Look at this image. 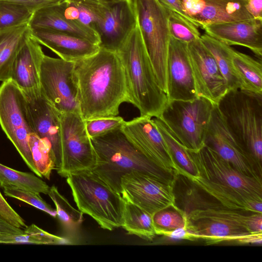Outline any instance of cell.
<instances>
[{
  "mask_svg": "<svg viewBox=\"0 0 262 262\" xmlns=\"http://www.w3.org/2000/svg\"><path fill=\"white\" fill-rule=\"evenodd\" d=\"M80 113L84 120L118 116L122 103H129L125 71L115 52L102 49L75 62Z\"/></svg>",
  "mask_w": 262,
  "mask_h": 262,
  "instance_id": "cell-1",
  "label": "cell"
},
{
  "mask_svg": "<svg viewBox=\"0 0 262 262\" xmlns=\"http://www.w3.org/2000/svg\"><path fill=\"white\" fill-rule=\"evenodd\" d=\"M91 140L97 156V163L91 170L118 193L122 177L133 171L174 184L177 174L161 168L146 157L128 139L121 126Z\"/></svg>",
  "mask_w": 262,
  "mask_h": 262,
  "instance_id": "cell-2",
  "label": "cell"
},
{
  "mask_svg": "<svg viewBox=\"0 0 262 262\" xmlns=\"http://www.w3.org/2000/svg\"><path fill=\"white\" fill-rule=\"evenodd\" d=\"M123 66L129 103L140 116L158 117L167 102L160 87L137 24L116 52Z\"/></svg>",
  "mask_w": 262,
  "mask_h": 262,
  "instance_id": "cell-3",
  "label": "cell"
},
{
  "mask_svg": "<svg viewBox=\"0 0 262 262\" xmlns=\"http://www.w3.org/2000/svg\"><path fill=\"white\" fill-rule=\"evenodd\" d=\"M217 106L234 140L261 170L262 95L229 90Z\"/></svg>",
  "mask_w": 262,
  "mask_h": 262,
  "instance_id": "cell-4",
  "label": "cell"
},
{
  "mask_svg": "<svg viewBox=\"0 0 262 262\" xmlns=\"http://www.w3.org/2000/svg\"><path fill=\"white\" fill-rule=\"evenodd\" d=\"M66 178L79 210L104 229L122 226L125 201L120 193L92 170L73 172Z\"/></svg>",
  "mask_w": 262,
  "mask_h": 262,
  "instance_id": "cell-5",
  "label": "cell"
},
{
  "mask_svg": "<svg viewBox=\"0 0 262 262\" xmlns=\"http://www.w3.org/2000/svg\"><path fill=\"white\" fill-rule=\"evenodd\" d=\"M255 213L224 206L191 210L185 213L188 239L261 243L262 233H255L251 229Z\"/></svg>",
  "mask_w": 262,
  "mask_h": 262,
  "instance_id": "cell-6",
  "label": "cell"
},
{
  "mask_svg": "<svg viewBox=\"0 0 262 262\" xmlns=\"http://www.w3.org/2000/svg\"><path fill=\"white\" fill-rule=\"evenodd\" d=\"M133 3L143 43L158 82L166 93L170 10L158 0H133Z\"/></svg>",
  "mask_w": 262,
  "mask_h": 262,
  "instance_id": "cell-7",
  "label": "cell"
},
{
  "mask_svg": "<svg viewBox=\"0 0 262 262\" xmlns=\"http://www.w3.org/2000/svg\"><path fill=\"white\" fill-rule=\"evenodd\" d=\"M214 105L203 97L167 101L159 117L186 149L197 150L204 145Z\"/></svg>",
  "mask_w": 262,
  "mask_h": 262,
  "instance_id": "cell-8",
  "label": "cell"
},
{
  "mask_svg": "<svg viewBox=\"0 0 262 262\" xmlns=\"http://www.w3.org/2000/svg\"><path fill=\"white\" fill-rule=\"evenodd\" d=\"M0 125L29 169L42 178L33 162L29 144L33 133L23 91L11 80L0 85Z\"/></svg>",
  "mask_w": 262,
  "mask_h": 262,
  "instance_id": "cell-9",
  "label": "cell"
},
{
  "mask_svg": "<svg viewBox=\"0 0 262 262\" xmlns=\"http://www.w3.org/2000/svg\"><path fill=\"white\" fill-rule=\"evenodd\" d=\"M187 150L198 175L249 200L262 202L261 179L241 172L205 145L197 150Z\"/></svg>",
  "mask_w": 262,
  "mask_h": 262,
  "instance_id": "cell-10",
  "label": "cell"
},
{
  "mask_svg": "<svg viewBox=\"0 0 262 262\" xmlns=\"http://www.w3.org/2000/svg\"><path fill=\"white\" fill-rule=\"evenodd\" d=\"M40 88L60 114L80 113L75 62L45 55L40 71Z\"/></svg>",
  "mask_w": 262,
  "mask_h": 262,
  "instance_id": "cell-11",
  "label": "cell"
},
{
  "mask_svg": "<svg viewBox=\"0 0 262 262\" xmlns=\"http://www.w3.org/2000/svg\"><path fill=\"white\" fill-rule=\"evenodd\" d=\"M61 163L57 170L60 176L91 170L97 156L80 113L60 114Z\"/></svg>",
  "mask_w": 262,
  "mask_h": 262,
  "instance_id": "cell-12",
  "label": "cell"
},
{
  "mask_svg": "<svg viewBox=\"0 0 262 262\" xmlns=\"http://www.w3.org/2000/svg\"><path fill=\"white\" fill-rule=\"evenodd\" d=\"M136 25L133 0L101 1L95 26L100 49L116 52Z\"/></svg>",
  "mask_w": 262,
  "mask_h": 262,
  "instance_id": "cell-13",
  "label": "cell"
},
{
  "mask_svg": "<svg viewBox=\"0 0 262 262\" xmlns=\"http://www.w3.org/2000/svg\"><path fill=\"white\" fill-rule=\"evenodd\" d=\"M120 193L125 201L151 215L175 204L173 185L140 171H133L122 177Z\"/></svg>",
  "mask_w": 262,
  "mask_h": 262,
  "instance_id": "cell-14",
  "label": "cell"
},
{
  "mask_svg": "<svg viewBox=\"0 0 262 262\" xmlns=\"http://www.w3.org/2000/svg\"><path fill=\"white\" fill-rule=\"evenodd\" d=\"M23 92L33 133L50 146L58 170L61 163L60 114L45 97L40 88Z\"/></svg>",
  "mask_w": 262,
  "mask_h": 262,
  "instance_id": "cell-15",
  "label": "cell"
},
{
  "mask_svg": "<svg viewBox=\"0 0 262 262\" xmlns=\"http://www.w3.org/2000/svg\"><path fill=\"white\" fill-rule=\"evenodd\" d=\"M121 129L128 139L155 164L177 175L180 173L178 166L151 117L140 116L125 121Z\"/></svg>",
  "mask_w": 262,
  "mask_h": 262,
  "instance_id": "cell-16",
  "label": "cell"
},
{
  "mask_svg": "<svg viewBox=\"0 0 262 262\" xmlns=\"http://www.w3.org/2000/svg\"><path fill=\"white\" fill-rule=\"evenodd\" d=\"M187 47L197 97L217 105L229 89L213 56L200 38Z\"/></svg>",
  "mask_w": 262,
  "mask_h": 262,
  "instance_id": "cell-17",
  "label": "cell"
},
{
  "mask_svg": "<svg viewBox=\"0 0 262 262\" xmlns=\"http://www.w3.org/2000/svg\"><path fill=\"white\" fill-rule=\"evenodd\" d=\"M204 145L244 174L261 179V170L234 140L227 128L217 105H214L213 108Z\"/></svg>",
  "mask_w": 262,
  "mask_h": 262,
  "instance_id": "cell-18",
  "label": "cell"
},
{
  "mask_svg": "<svg viewBox=\"0 0 262 262\" xmlns=\"http://www.w3.org/2000/svg\"><path fill=\"white\" fill-rule=\"evenodd\" d=\"M166 95L167 101L198 98L187 43L172 37L166 62Z\"/></svg>",
  "mask_w": 262,
  "mask_h": 262,
  "instance_id": "cell-19",
  "label": "cell"
},
{
  "mask_svg": "<svg viewBox=\"0 0 262 262\" xmlns=\"http://www.w3.org/2000/svg\"><path fill=\"white\" fill-rule=\"evenodd\" d=\"M180 1L186 15L198 27L253 18L246 8L248 0Z\"/></svg>",
  "mask_w": 262,
  "mask_h": 262,
  "instance_id": "cell-20",
  "label": "cell"
},
{
  "mask_svg": "<svg viewBox=\"0 0 262 262\" xmlns=\"http://www.w3.org/2000/svg\"><path fill=\"white\" fill-rule=\"evenodd\" d=\"M206 33L228 45L249 49L261 59L262 19H250L204 26Z\"/></svg>",
  "mask_w": 262,
  "mask_h": 262,
  "instance_id": "cell-21",
  "label": "cell"
},
{
  "mask_svg": "<svg viewBox=\"0 0 262 262\" xmlns=\"http://www.w3.org/2000/svg\"><path fill=\"white\" fill-rule=\"evenodd\" d=\"M31 36L65 60L76 62L97 52L98 44L86 38L58 31L31 29Z\"/></svg>",
  "mask_w": 262,
  "mask_h": 262,
  "instance_id": "cell-22",
  "label": "cell"
},
{
  "mask_svg": "<svg viewBox=\"0 0 262 262\" xmlns=\"http://www.w3.org/2000/svg\"><path fill=\"white\" fill-rule=\"evenodd\" d=\"M44 54L30 34L13 61L11 78L22 91L40 88V71Z\"/></svg>",
  "mask_w": 262,
  "mask_h": 262,
  "instance_id": "cell-23",
  "label": "cell"
},
{
  "mask_svg": "<svg viewBox=\"0 0 262 262\" xmlns=\"http://www.w3.org/2000/svg\"><path fill=\"white\" fill-rule=\"evenodd\" d=\"M31 29H48L86 38L99 46V38L93 30L66 19L55 5L34 12L28 24Z\"/></svg>",
  "mask_w": 262,
  "mask_h": 262,
  "instance_id": "cell-24",
  "label": "cell"
},
{
  "mask_svg": "<svg viewBox=\"0 0 262 262\" xmlns=\"http://www.w3.org/2000/svg\"><path fill=\"white\" fill-rule=\"evenodd\" d=\"M185 177L211 198L227 208L262 213V202L249 200L232 189L210 181L199 175Z\"/></svg>",
  "mask_w": 262,
  "mask_h": 262,
  "instance_id": "cell-25",
  "label": "cell"
},
{
  "mask_svg": "<svg viewBox=\"0 0 262 262\" xmlns=\"http://www.w3.org/2000/svg\"><path fill=\"white\" fill-rule=\"evenodd\" d=\"M30 34L28 24L0 30V81L10 79L14 59Z\"/></svg>",
  "mask_w": 262,
  "mask_h": 262,
  "instance_id": "cell-26",
  "label": "cell"
},
{
  "mask_svg": "<svg viewBox=\"0 0 262 262\" xmlns=\"http://www.w3.org/2000/svg\"><path fill=\"white\" fill-rule=\"evenodd\" d=\"M234 69L241 83V90L262 95L261 60L233 49L231 54Z\"/></svg>",
  "mask_w": 262,
  "mask_h": 262,
  "instance_id": "cell-27",
  "label": "cell"
},
{
  "mask_svg": "<svg viewBox=\"0 0 262 262\" xmlns=\"http://www.w3.org/2000/svg\"><path fill=\"white\" fill-rule=\"evenodd\" d=\"M200 39L213 56L229 90H240L241 83L232 60L233 49L206 33L201 35Z\"/></svg>",
  "mask_w": 262,
  "mask_h": 262,
  "instance_id": "cell-28",
  "label": "cell"
},
{
  "mask_svg": "<svg viewBox=\"0 0 262 262\" xmlns=\"http://www.w3.org/2000/svg\"><path fill=\"white\" fill-rule=\"evenodd\" d=\"M122 227L128 234L147 241H151L156 235L152 215L138 206L124 200Z\"/></svg>",
  "mask_w": 262,
  "mask_h": 262,
  "instance_id": "cell-29",
  "label": "cell"
},
{
  "mask_svg": "<svg viewBox=\"0 0 262 262\" xmlns=\"http://www.w3.org/2000/svg\"><path fill=\"white\" fill-rule=\"evenodd\" d=\"M12 186L37 193L48 194L49 186L32 173L12 169L0 163V187Z\"/></svg>",
  "mask_w": 262,
  "mask_h": 262,
  "instance_id": "cell-30",
  "label": "cell"
},
{
  "mask_svg": "<svg viewBox=\"0 0 262 262\" xmlns=\"http://www.w3.org/2000/svg\"><path fill=\"white\" fill-rule=\"evenodd\" d=\"M48 194L55 204L57 217L63 230L69 236H75L83 221V213L74 208L55 185L50 187Z\"/></svg>",
  "mask_w": 262,
  "mask_h": 262,
  "instance_id": "cell-31",
  "label": "cell"
},
{
  "mask_svg": "<svg viewBox=\"0 0 262 262\" xmlns=\"http://www.w3.org/2000/svg\"><path fill=\"white\" fill-rule=\"evenodd\" d=\"M152 120L162 135L174 161L179 168V174L185 177L198 175L196 169L187 149L178 141L160 117H154Z\"/></svg>",
  "mask_w": 262,
  "mask_h": 262,
  "instance_id": "cell-32",
  "label": "cell"
},
{
  "mask_svg": "<svg viewBox=\"0 0 262 262\" xmlns=\"http://www.w3.org/2000/svg\"><path fill=\"white\" fill-rule=\"evenodd\" d=\"M67 239L50 233L33 224L21 233H0V244H32L58 245L66 244Z\"/></svg>",
  "mask_w": 262,
  "mask_h": 262,
  "instance_id": "cell-33",
  "label": "cell"
},
{
  "mask_svg": "<svg viewBox=\"0 0 262 262\" xmlns=\"http://www.w3.org/2000/svg\"><path fill=\"white\" fill-rule=\"evenodd\" d=\"M29 144L37 171L42 177L50 180L52 171L56 169L55 158L50 146L33 133L30 136Z\"/></svg>",
  "mask_w": 262,
  "mask_h": 262,
  "instance_id": "cell-34",
  "label": "cell"
},
{
  "mask_svg": "<svg viewBox=\"0 0 262 262\" xmlns=\"http://www.w3.org/2000/svg\"><path fill=\"white\" fill-rule=\"evenodd\" d=\"M152 222L156 234L165 236L186 227V216L175 204L155 212L152 214Z\"/></svg>",
  "mask_w": 262,
  "mask_h": 262,
  "instance_id": "cell-35",
  "label": "cell"
},
{
  "mask_svg": "<svg viewBox=\"0 0 262 262\" xmlns=\"http://www.w3.org/2000/svg\"><path fill=\"white\" fill-rule=\"evenodd\" d=\"M33 12L25 6L0 0V30L28 24Z\"/></svg>",
  "mask_w": 262,
  "mask_h": 262,
  "instance_id": "cell-36",
  "label": "cell"
},
{
  "mask_svg": "<svg viewBox=\"0 0 262 262\" xmlns=\"http://www.w3.org/2000/svg\"><path fill=\"white\" fill-rule=\"evenodd\" d=\"M170 36L180 41L189 43L200 38L198 27L179 14L170 11L168 17Z\"/></svg>",
  "mask_w": 262,
  "mask_h": 262,
  "instance_id": "cell-37",
  "label": "cell"
},
{
  "mask_svg": "<svg viewBox=\"0 0 262 262\" xmlns=\"http://www.w3.org/2000/svg\"><path fill=\"white\" fill-rule=\"evenodd\" d=\"M5 195L24 202L42 210L53 217H57L56 209L53 208L40 196L39 193L15 188L12 186L3 187Z\"/></svg>",
  "mask_w": 262,
  "mask_h": 262,
  "instance_id": "cell-38",
  "label": "cell"
},
{
  "mask_svg": "<svg viewBox=\"0 0 262 262\" xmlns=\"http://www.w3.org/2000/svg\"><path fill=\"white\" fill-rule=\"evenodd\" d=\"M84 121L85 128L90 138L120 127L125 121L123 118L118 116L99 117Z\"/></svg>",
  "mask_w": 262,
  "mask_h": 262,
  "instance_id": "cell-39",
  "label": "cell"
},
{
  "mask_svg": "<svg viewBox=\"0 0 262 262\" xmlns=\"http://www.w3.org/2000/svg\"><path fill=\"white\" fill-rule=\"evenodd\" d=\"M0 216L13 226L24 229L27 226L25 220L13 209L0 191Z\"/></svg>",
  "mask_w": 262,
  "mask_h": 262,
  "instance_id": "cell-40",
  "label": "cell"
},
{
  "mask_svg": "<svg viewBox=\"0 0 262 262\" xmlns=\"http://www.w3.org/2000/svg\"><path fill=\"white\" fill-rule=\"evenodd\" d=\"M21 4L33 13L40 9L58 4L63 0H7Z\"/></svg>",
  "mask_w": 262,
  "mask_h": 262,
  "instance_id": "cell-41",
  "label": "cell"
},
{
  "mask_svg": "<svg viewBox=\"0 0 262 262\" xmlns=\"http://www.w3.org/2000/svg\"><path fill=\"white\" fill-rule=\"evenodd\" d=\"M246 8L253 18L262 19V0H248Z\"/></svg>",
  "mask_w": 262,
  "mask_h": 262,
  "instance_id": "cell-42",
  "label": "cell"
},
{
  "mask_svg": "<svg viewBox=\"0 0 262 262\" xmlns=\"http://www.w3.org/2000/svg\"><path fill=\"white\" fill-rule=\"evenodd\" d=\"M158 1L166 9L179 14L190 21L183 10L180 0H158Z\"/></svg>",
  "mask_w": 262,
  "mask_h": 262,
  "instance_id": "cell-43",
  "label": "cell"
},
{
  "mask_svg": "<svg viewBox=\"0 0 262 262\" xmlns=\"http://www.w3.org/2000/svg\"><path fill=\"white\" fill-rule=\"evenodd\" d=\"M23 229L12 226L0 216V233L19 234Z\"/></svg>",
  "mask_w": 262,
  "mask_h": 262,
  "instance_id": "cell-44",
  "label": "cell"
},
{
  "mask_svg": "<svg viewBox=\"0 0 262 262\" xmlns=\"http://www.w3.org/2000/svg\"><path fill=\"white\" fill-rule=\"evenodd\" d=\"M98 1H100L101 2H114V1H119V0H98Z\"/></svg>",
  "mask_w": 262,
  "mask_h": 262,
  "instance_id": "cell-45",
  "label": "cell"
}]
</instances>
